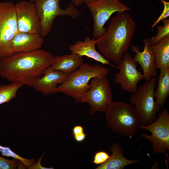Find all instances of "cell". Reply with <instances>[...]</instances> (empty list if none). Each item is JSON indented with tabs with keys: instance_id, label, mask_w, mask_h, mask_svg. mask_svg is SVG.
<instances>
[{
	"instance_id": "obj_1",
	"label": "cell",
	"mask_w": 169,
	"mask_h": 169,
	"mask_svg": "<svg viewBox=\"0 0 169 169\" xmlns=\"http://www.w3.org/2000/svg\"><path fill=\"white\" fill-rule=\"evenodd\" d=\"M55 56L42 49L14 53L0 59V76L12 83L32 87L54 61Z\"/></svg>"
},
{
	"instance_id": "obj_2",
	"label": "cell",
	"mask_w": 169,
	"mask_h": 169,
	"mask_svg": "<svg viewBox=\"0 0 169 169\" xmlns=\"http://www.w3.org/2000/svg\"><path fill=\"white\" fill-rule=\"evenodd\" d=\"M136 23L131 16L119 12L110 20L105 33L96 38L97 46L107 60L117 65L128 52L135 32Z\"/></svg>"
},
{
	"instance_id": "obj_3",
	"label": "cell",
	"mask_w": 169,
	"mask_h": 169,
	"mask_svg": "<svg viewBox=\"0 0 169 169\" xmlns=\"http://www.w3.org/2000/svg\"><path fill=\"white\" fill-rule=\"evenodd\" d=\"M107 68L96 64H83L74 72L67 74L64 81L58 87V92L65 94L79 102L84 94L90 88L93 78L107 76Z\"/></svg>"
},
{
	"instance_id": "obj_4",
	"label": "cell",
	"mask_w": 169,
	"mask_h": 169,
	"mask_svg": "<svg viewBox=\"0 0 169 169\" xmlns=\"http://www.w3.org/2000/svg\"><path fill=\"white\" fill-rule=\"evenodd\" d=\"M107 125L113 132L132 137L136 134L141 124L134 106L124 102L114 101L105 113Z\"/></svg>"
},
{
	"instance_id": "obj_5",
	"label": "cell",
	"mask_w": 169,
	"mask_h": 169,
	"mask_svg": "<svg viewBox=\"0 0 169 169\" xmlns=\"http://www.w3.org/2000/svg\"><path fill=\"white\" fill-rule=\"evenodd\" d=\"M157 78L155 76L146 80L137 87L131 96L130 102L135 108L141 126L148 125L157 119L156 114L159 110L154 96Z\"/></svg>"
},
{
	"instance_id": "obj_6",
	"label": "cell",
	"mask_w": 169,
	"mask_h": 169,
	"mask_svg": "<svg viewBox=\"0 0 169 169\" xmlns=\"http://www.w3.org/2000/svg\"><path fill=\"white\" fill-rule=\"evenodd\" d=\"M90 82V88L84 94L79 102L89 104L91 115L97 111L105 113L113 102L111 89L107 76L93 78Z\"/></svg>"
},
{
	"instance_id": "obj_7",
	"label": "cell",
	"mask_w": 169,
	"mask_h": 169,
	"mask_svg": "<svg viewBox=\"0 0 169 169\" xmlns=\"http://www.w3.org/2000/svg\"><path fill=\"white\" fill-rule=\"evenodd\" d=\"M61 0H33L40 22V34L44 37L49 33L55 18L69 16L75 19L80 14L75 6L70 3L65 9L60 6Z\"/></svg>"
},
{
	"instance_id": "obj_8",
	"label": "cell",
	"mask_w": 169,
	"mask_h": 169,
	"mask_svg": "<svg viewBox=\"0 0 169 169\" xmlns=\"http://www.w3.org/2000/svg\"><path fill=\"white\" fill-rule=\"evenodd\" d=\"M15 6L8 1L0 3V59L13 54L11 42L19 32Z\"/></svg>"
},
{
	"instance_id": "obj_9",
	"label": "cell",
	"mask_w": 169,
	"mask_h": 169,
	"mask_svg": "<svg viewBox=\"0 0 169 169\" xmlns=\"http://www.w3.org/2000/svg\"><path fill=\"white\" fill-rule=\"evenodd\" d=\"M140 129L151 133V135L141 134L140 136L151 143L155 154H167L169 151V113L166 108L155 121L148 125L141 126Z\"/></svg>"
},
{
	"instance_id": "obj_10",
	"label": "cell",
	"mask_w": 169,
	"mask_h": 169,
	"mask_svg": "<svg viewBox=\"0 0 169 169\" xmlns=\"http://www.w3.org/2000/svg\"><path fill=\"white\" fill-rule=\"evenodd\" d=\"M94 20L93 35L95 38L103 34L106 29L104 27L111 15L116 12L129 11L131 8L120 0H95L85 3Z\"/></svg>"
},
{
	"instance_id": "obj_11",
	"label": "cell",
	"mask_w": 169,
	"mask_h": 169,
	"mask_svg": "<svg viewBox=\"0 0 169 169\" xmlns=\"http://www.w3.org/2000/svg\"><path fill=\"white\" fill-rule=\"evenodd\" d=\"M137 64L131 54L127 52L117 65L118 72L115 74L114 81L124 91L133 93L136 90L139 82L144 79L143 74L137 69Z\"/></svg>"
},
{
	"instance_id": "obj_12",
	"label": "cell",
	"mask_w": 169,
	"mask_h": 169,
	"mask_svg": "<svg viewBox=\"0 0 169 169\" xmlns=\"http://www.w3.org/2000/svg\"><path fill=\"white\" fill-rule=\"evenodd\" d=\"M15 5L19 32L40 33V20L33 2L22 1Z\"/></svg>"
},
{
	"instance_id": "obj_13",
	"label": "cell",
	"mask_w": 169,
	"mask_h": 169,
	"mask_svg": "<svg viewBox=\"0 0 169 169\" xmlns=\"http://www.w3.org/2000/svg\"><path fill=\"white\" fill-rule=\"evenodd\" d=\"M143 51H140L138 46L131 45L132 51L135 53L134 59L141 66L143 71L144 79L148 80L157 74L155 56L152 44L149 38L145 39Z\"/></svg>"
},
{
	"instance_id": "obj_14",
	"label": "cell",
	"mask_w": 169,
	"mask_h": 169,
	"mask_svg": "<svg viewBox=\"0 0 169 169\" xmlns=\"http://www.w3.org/2000/svg\"><path fill=\"white\" fill-rule=\"evenodd\" d=\"M67 74L48 67L44 74L34 82L32 87L44 95L58 92V87L65 80Z\"/></svg>"
},
{
	"instance_id": "obj_15",
	"label": "cell",
	"mask_w": 169,
	"mask_h": 169,
	"mask_svg": "<svg viewBox=\"0 0 169 169\" xmlns=\"http://www.w3.org/2000/svg\"><path fill=\"white\" fill-rule=\"evenodd\" d=\"M44 42L40 33L19 32L12 40L11 46L13 54L28 52L41 49Z\"/></svg>"
},
{
	"instance_id": "obj_16",
	"label": "cell",
	"mask_w": 169,
	"mask_h": 169,
	"mask_svg": "<svg viewBox=\"0 0 169 169\" xmlns=\"http://www.w3.org/2000/svg\"><path fill=\"white\" fill-rule=\"evenodd\" d=\"M96 38H90L86 37L84 41H77L74 44L70 45L69 50L71 54H75L83 57L87 56L96 60L103 65H110L117 69L116 66L111 64L96 49Z\"/></svg>"
},
{
	"instance_id": "obj_17",
	"label": "cell",
	"mask_w": 169,
	"mask_h": 169,
	"mask_svg": "<svg viewBox=\"0 0 169 169\" xmlns=\"http://www.w3.org/2000/svg\"><path fill=\"white\" fill-rule=\"evenodd\" d=\"M111 155L104 163L98 166L96 169H123L127 166L138 163V159H129L125 157L123 148L117 143H114L111 147Z\"/></svg>"
},
{
	"instance_id": "obj_18",
	"label": "cell",
	"mask_w": 169,
	"mask_h": 169,
	"mask_svg": "<svg viewBox=\"0 0 169 169\" xmlns=\"http://www.w3.org/2000/svg\"><path fill=\"white\" fill-rule=\"evenodd\" d=\"M83 64L82 57L71 54L55 56L54 61L49 68L68 74L75 71Z\"/></svg>"
},
{
	"instance_id": "obj_19",
	"label": "cell",
	"mask_w": 169,
	"mask_h": 169,
	"mask_svg": "<svg viewBox=\"0 0 169 169\" xmlns=\"http://www.w3.org/2000/svg\"><path fill=\"white\" fill-rule=\"evenodd\" d=\"M159 69L157 85L154 92L155 99L159 110L163 107L169 95V67Z\"/></svg>"
},
{
	"instance_id": "obj_20",
	"label": "cell",
	"mask_w": 169,
	"mask_h": 169,
	"mask_svg": "<svg viewBox=\"0 0 169 169\" xmlns=\"http://www.w3.org/2000/svg\"><path fill=\"white\" fill-rule=\"evenodd\" d=\"M157 69L169 67V36L158 43L152 45Z\"/></svg>"
},
{
	"instance_id": "obj_21",
	"label": "cell",
	"mask_w": 169,
	"mask_h": 169,
	"mask_svg": "<svg viewBox=\"0 0 169 169\" xmlns=\"http://www.w3.org/2000/svg\"><path fill=\"white\" fill-rule=\"evenodd\" d=\"M23 86L19 83H12L0 85V105L8 102L15 97L17 92Z\"/></svg>"
},
{
	"instance_id": "obj_22",
	"label": "cell",
	"mask_w": 169,
	"mask_h": 169,
	"mask_svg": "<svg viewBox=\"0 0 169 169\" xmlns=\"http://www.w3.org/2000/svg\"><path fill=\"white\" fill-rule=\"evenodd\" d=\"M162 21L163 26H158L157 28V34L150 39V41L152 45L158 43L169 36V19L167 18Z\"/></svg>"
},
{
	"instance_id": "obj_23",
	"label": "cell",
	"mask_w": 169,
	"mask_h": 169,
	"mask_svg": "<svg viewBox=\"0 0 169 169\" xmlns=\"http://www.w3.org/2000/svg\"><path fill=\"white\" fill-rule=\"evenodd\" d=\"M0 152L2 155L13 158L20 161L26 167H28L35 163L33 159H27L21 157L10 149L9 147H5L0 145Z\"/></svg>"
},
{
	"instance_id": "obj_24",
	"label": "cell",
	"mask_w": 169,
	"mask_h": 169,
	"mask_svg": "<svg viewBox=\"0 0 169 169\" xmlns=\"http://www.w3.org/2000/svg\"><path fill=\"white\" fill-rule=\"evenodd\" d=\"M18 160L14 159L12 160L7 159L0 156V169H15L20 167H25L24 165L19 164Z\"/></svg>"
},
{
	"instance_id": "obj_25",
	"label": "cell",
	"mask_w": 169,
	"mask_h": 169,
	"mask_svg": "<svg viewBox=\"0 0 169 169\" xmlns=\"http://www.w3.org/2000/svg\"><path fill=\"white\" fill-rule=\"evenodd\" d=\"M110 156L108 153L105 151H98L95 154L92 162L96 165H100L106 161Z\"/></svg>"
},
{
	"instance_id": "obj_26",
	"label": "cell",
	"mask_w": 169,
	"mask_h": 169,
	"mask_svg": "<svg viewBox=\"0 0 169 169\" xmlns=\"http://www.w3.org/2000/svg\"><path fill=\"white\" fill-rule=\"evenodd\" d=\"M164 6V9L161 15L154 23L151 28L153 29L155 26L160 21L167 18L169 16V3L165 0H161Z\"/></svg>"
},
{
	"instance_id": "obj_27",
	"label": "cell",
	"mask_w": 169,
	"mask_h": 169,
	"mask_svg": "<svg viewBox=\"0 0 169 169\" xmlns=\"http://www.w3.org/2000/svg\"><path fill=\"white\" fill-rule=\"evenodd\" d=\"M44 155H43L42 156L38 159L37 162L36 163H34L32 165L28 167V169H53L52 167H46L42 166L41 164V159Z\"/></svg>"
},
{
	"instance_id": "obj_28",
	"label": "cell",
	"mask_w": 169,
	"mask_h": 169,
	"mask_svg": "<svg viewBox=\"0 0 169 169\" xmlns=\"http://www.w3.org/2000/svg\"><path fill=\"white\" fill-rule=\"evenodd\" d=\"M86 136V134L84 132L73 135L74 140L78 142H81L84 140Z\"/></svg>"
},
{
	"instance_id": "obj_29",
	"label": "cell",
	"mask_w": 169,
	"mask_h": 169,
	"mask_svg": "<svg viewBox=\"0 0 169 169\" xmlns=\"http://www.w3.org/2000/svg\"><path fill=\"white\" fill-rule=\"evenodd\" d=\"M84 132L83 127L80 125H76L74 127L72 130L73 134L75 135Z\"/></svg>"
},
{
	"instance_id": "obj_30",
	"label": "cell",
	"mask_w": 169,
	"mask_h": 169,
	"mask_svg": "<svg viewBox=\"0 0 169 169\" xmlns=\"http://www.w3.org/2000/svg\"><path fill=\"white\" fill-rule=\"evenodd\" d=\"M72 3L75 6H78L84 3V0H71Z\"/></svg>"
},
{
	"instance_id": "obj_31",
	"label": "cell",
	"mask_w": 169,
	"mask_h": 169,
	"mask_svg": "<svg viewBox=\"0 0 169 169\" xmlns=\"http://www.w3.org/2000/svg\"><path fill=\"white\" fill-rule=\"evenodd\" d=\"M95 0H84V3H86L88 2L92 1Z\"/></svg>"
},
{
	"instance_id": "obj_32",
	"label": "cell",
	"mask_w": 169,
	"mask_h": 169,
	"mask_svg": "<svg viewBox=\"0 0 169 169\" xmlns=\"http://www.w3.org/2000/svg\"><path fill=\"white\" fill-rule=\"evenodd\" d=\"M33 0H30V2H33Z\"/></svg>"
}]
</instances>
